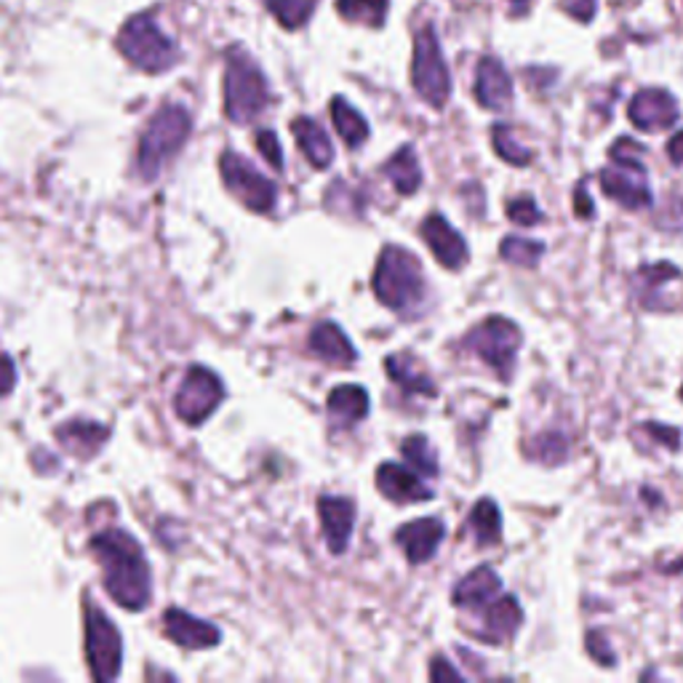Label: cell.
<instances>
[{
    "label": "cell",
    "mask_w": 683,
    "mask_h": 683,
    "mask_svg": "<svg viewBox=\"0 0 683 683\" xmlns=\"http://www.w3.org/2000/svg\"><path fill=\"white\" fill-rule=\"evenodd\" d=\"M528 3H532V0H511L515 13H524L528 9Z\"/></svg>",
    "instance_id": "f6af8a7d"
},
{
    "label": "cell",
    "mask_w": 683,
    "mask_h": 683,
    "mask_svg": "<svg viewBox=\"0 0 683 683\" xmlns=\"http://www.w3.org/2000/svg\"><path fill=\"white\" fill-rule=\"evenodd\" d=\"M107 438H110V430L89 419H72L57 427L59 446H62L65 452L76 454L78 459H91L93 454H99V448L105 446Z\"/></svg>",
    "instance_id": "ffe728a7"
},
{
    "label": "cell",
    "mask_w": 683,
    "mask_h": 683,
    "mask_svg": "<svg viewBox=\"0 0 683 683\" xmlns=\"http://www.w3.org/2000/svg\"><path fill=\"white\" fill-rule=\"evenodd\" d=\"M320 526H324L326 545L334 555L347 551L355 526V505L345 497H320L318 499Z\"/></svg>",
    "instance_id": "d6986e66"
},
{
    "label": "cell",
    "mask_w": 683,
    "mask_h": 683,
    "mask_svg": "<svg viewBox=\"0 0 683 683\" xmlns=\"http://www.w3.org/2000/svg\"><path fill=\"white\" fill-rule=\"evenodd\" d=\"M422 238L430 246L433 257L444 267H448V270H462V267L467 265L471 251H467L465 238H462L441 214H430V217L422 222Z\"/></svg>",
    "instance_id": "4fadbf2b"
},
{
    "label": "cell",
    "mask_w": 683,
    "mask_h": 683,
    "mask_svg": "<svg viewBox=\"0 0 683 683\" xmlns=\"http://www.w3.org/2000/svg\"><path fill=\"white\" fill-rule=\"evenodd\" d=\"M574 211H577L582 219H591L593 217V204H591V198L585 196V187H580L577 196H574Z\"/></svg>",
    "instance_id": "7bdbcfd3"
},
{
    "label": "cell",
    "mask_w": 683,
    "mask_h": 683,
    "mask_svg": "<svg viewBox=\"0 0 683 683\" xmlns=\"http://www.w3.org/2000/svg\"><path fill=\"white\" fill-rule=\"evenodd\" d=\"M587 652H591L593 657L606 667H612L614 660H617V657H614L612 649H608L604 633H587Z\"/></svg>",
    "instance_id": "74e56055"
},
{
    "label": "cell",
    "mask_w": 683,
    "mask_h": 683,
    "mask_svg": "<svg viewBox=\"0 0 683 683\" xmlns=\"http://www.w3.org/2000/svg\"><path fill=\"white\" fill-rule=\"evenodd\" d=\"M257 150L263 152V158L273 166V169H276V171L284 169V152H280V142H278L276 131H267V129L259 131L257 133Z\"/></svg>",
    "instance_id": "8d00e7d4"
},
{
    "label": "cell",
    "mask_w": 683,
    "mask_h": 683,
    "mask_svg": "<svg viewBox=\"0 0 683 683\" xmlns=\"http://www.w3.org/2000/svg\"><path fill=\"white\" fill-rule=\"evenodd\" d=\"M86 660L93 681H116L123 662V641L118 627L97 606H86Z\"/></svg>",
    "instance_id": "9c48e42d"
},
{
    "label": "cell",
    "mask_w": 683,
    "mask_h": 683,
    "mask_svg": "<svg viewBox=\"0 0 683 683\" xmlns=\"http://www.w3.org/2000/svg\"><path fill=\"white\" fill-rule=\"evenodd\" d=\"M118 49L133 67L145 72H164L179 59L174 40L160 30L150 13H139L123 24V30L118 32Z\"/></svg>",
    "instance_id": "8992f818"
},
{
    "label": "cell",
    "mask_w": 683,
    "mask_h": 683,
    "mask_svg": "<svg viewBox=\"0 0 683 683\" xmlns=\"http://www.w3.org/2000/svg\"><path fill=\"white\" fill-rule=\"evenodd\" d=\"M270 91L267 80L254 59L244 51L227 57L225 70V112L232 123H249L267 107Z\"/></svg>",
    "instance_id": "277c9868"
},
{
    "label": "cell",
    "mask_w": 683,
    "mask_h": 683,
    "mask_svg": "<svg viewBox=\"0 0 683 683\" xmlns=\"http://www.w3.org/2000/svg\"><path fill=\"white\" fill-rule=\"evenodd\" d=\"M471 528L478 545H497L502 534L499 507L494 499H478L471 511Z\"/></svg>",
    "instance_id": "f1b7e54d"
},
{
    "label": "cell",
    "mask_w": 683,
    "mask_h": 683,
    "mask_svg": "<svg viewBox=\"0 0 683 683\" xmlns=\"http://www.w3.org/2000/svg\"><path fill=\"white\" fill-rule=\"evenodd\" d=\"M400 452L408 465L422 475H438V457H435L433 446L427 444L425 435H408V438L400 444Z\"/></svg>",
    "instance_id": "1f68e13d"
},
{
    "label": "cell",
    "mask_w": 683,
    "mask_h": 683,
    "mask_svg": "<svg viewBox=\"0 0 683 683\" xmlns=\"http://www.w3.org/2000/svg\"><path fill=\"white\" fill-rule=\"evenodd\" d=\"M318 0H267V9L286 30H299L313 17Z\"/></svg>",
    "instance_id": "4dcf8cb0"
},
{
    "label": "cell",
    "mask_w": 683,
    "mask_h": 683,
    "mask_svg": "<svg viewBox=\"0 0 683 683\" xmlns=\"http://www.w3.org/2000/svg\"><path fill=\"white\" fill-rule=\"evenodd\" d=\"M502 591V582L492 566H478L454 587V606L457 608H481L488 606Z\"/></svg>",
    "instance_id": "603a6c76"
},
{
    "label": "cell",
    "mask_w": 683,
    "mask_h": 683,
    "mask_svg": "<svg viewBox=\"0 0 683 683\" xmlns=\"http://www.w3.org/2000/svg\"><path fill=\"white\" fill-rule=\"evenodd\" d=\"M412 83L427 105L444 107L452 93V78L441 53V43L435 38L433 27H422L414 40V62H412Z\"/></svg>",
    "instance_id": "52a82bcc"
},
{
    "label": "cell",
    "mask_w": 683,
    "mask_h": 683,
    "mask_svg": "<svg viewBox=\"0 0 683 683\" xmlns=\"http://www.w3.org/2000/svg\"><path fill=\"white\" fill-rule=\"evenodd\" d=\"M13 382H17V366H13L11 355L0 353V398H6L13 390Z\"/></svg>",
    "instance_id": "f35d334b"
},
{
    "label": "cell",
    "mask_w": 683,
    "mask_h": 683,
    "mask_svg": "<svg viewBox=\"0 0 683 683\" xmlns=\"http://www.w3.org/2000/svg\"><path fill=\"white\" fill-rule=\"evenodd\" d=\"M528 457H534L542 465H561L568 457V441L561 433L547 430L534 438V444L528 446Z\"/></svg>",
    "instance_id": "d6a6232c"
},
{
    "label": "cell",
    "mask_w": 683,
    "mask_h": 683,
    "mask_svg": "<svg viewBox=\"0 0 683 683\" xmlns=\"http://www.w3.org/2000/svg\"><path fill=\"white\" fill-rule=\"evenodd\" d=\"M430 679H433V681H446V679H452V681H459V679H462V675H459L457 671H454V667H452V665H448V662H446V660H441V657H438V660H435V662H433V667H430Z\"/></svg>",
    "instance_id": "b9f144b4"
},
{
    "label": "cell",
    "mask_w": 683,
    "mask_h": 683,
    "mask_svg": "<svg viewBox=\"0 0 683 683\" xmlns=\"http://www.w3.org/2000/svg\"><path fill=\"white\" fill-rule=\"evenodd\" d=\"M385 177L390 179L395 190L400 192V196H412V192L419 190L422 185V169H419V160L414 156L412 147H400L395 156L385 164Z\"/></svg>",
    "instance_id": "4316f807"
},
{
    "label": "cell",
    "mask_w": 683,
    "mask_h": 683,
    "mask_svg": "<svg viewBox=\"0 0 683 683\" xmlns=\"http://www.w3.org/2000/svg\"><path fill=\"white\" fill-rule=\"evenodd\" d=\"M310 350L316 353L320 360L334 366H350L353 360L358 358V353H355L347 334L342 331L337 324H331V320H324V324H318L316 329H313Z\"/></svg>",
    "instance_id": "cb8c5ba5"
},
{
    "label": "cell",
    "mask_w": 683,
    "mask_h": 683,
    "mask_svg": "<svg viewBox=\"0 0 683 683\" xmlns=\"http://www.w3.org/2000/svg\"><path fill=\"white\" fill-rule=\"evenodd\" d=\"M564 6L572 17L580 19V22H587L595 11V0H564Z\"/></svg>",
    "instance_id": "60d3db41"
},
{
    "label": "cell",
    "mask_w": 683,
    "mask_h": 683,
    "mask_svg": "<svg viewBox=\"0 0 683 683\" xmlns=\"http://www.w3.org/2000/svg\"><path fill=\"white\" fill-rule=\"evenodd\" d=\"M374 294L395 313H408L425 299V276L419 259L400 246H387L374 270Z\"/></svg>",
    "instance_id": "3957f363"
},
{
    "label": "cell",
    "mask_w": 683,
    "mask_h": 683,
    "mask_svg": "<svg viewBox=\"0 0 683 683\" xmlns=\"http://www.w3.org/2000/svg\"><path fill=\"white\" fill-rule=\"evenodd\" d=\"M387 3L390 0H337V11L347 22L382 27L387 17Z\"/></svg>",
    "instance_id": "f546056e"
},
{
    "label": "cell",
    "mask_w": 683,
    "mask_h": 683,
    "mask_svg": "<svg viewBox=\"0 0 683 683\" xmlns=\"http://www.w3.org/2000/svg\"><path fill=\"white\" fill-rule=\"evenodd\" d=\"M681 398H683V390H681Z\"/></svg>",
    "instance_id": "bcb514c9"
},
{
    "label": "cell",
    "mask_w": 683,
    "mask_h": 683,
    "mask_svg": "<svg viewBox=\"0 0 683 683\" xmlns=\"http://www.w3.org/2000/svg\"><path fill=\"white\" fill-rule=\"evenodd\" d=\"M385 368H387V374H390V379L395 382V385L404 387L406 393L435 395L433 379L427 377L425 372H422V366L412 358V355H390V358L385 360Z\"/></svg>",
    "instance_id": "484cf974"
},
{
    "label": "cell",
    "mask_w": 683,
    "mask_h": 683,
    "mask_svg": "<svg viewBox=\"0 0 683 683\" xmlns=\"http://www.w3.org/2000/svg\"><path fill=\"white\" fill-rule=\"evenodd\" d=\"M326 406H329L331 425L337 430H350L368 417V393L358 385H339L329 393Z\"/></svg>",
    "instance_id": "7402d4cb"
},
{
    "label": "cell",
    "mask_w": 683,
    "mask_h": 683,
    "mask_svg": "<svg viewBox=\"0 0 683 683\" xmlns=\"http://www.w3.org/2000/svg\"><path fill=\"white\" fill-rule=\"evenodd\" d=\"M331 120L337 126V133L345 139L347 147H360L368 139V123L345 97L331 99Z\"/></svg>",
    "instance_id": "83f0119b"
},
{
    "label": "cell",
    "mask_w": 683,
    "mask_h": 683,
    "mask_svg": "<svg viewBox=\"0 0 683 683\" xmlns=\"http://www.w3.org/2000/svg\"><path fill=\"white\" fill-rule=\"evenodd\" d=\"M465 347L478 355L484 364L492 366L494 372L499 374L502 382H507L513 374L515 353H518L521 347V329L513 320L502 316L486 318L484 324L475 326V329L467 334Z\"/></svg>",
    "instance_id": "ba28073f"
},
{
    "label": "cell",
    "mask_w": 683,
    "mask_h": 683,
    "mask_svg": "<svg viewBox=\"0 0 683 683\" xmlns=\"http://www.w3.org/2000/svg\"><path fill=\"white\" fill-rule=\"evenodd\" d=\"M91 551L102 566L105 591L129 612H142L152 598L150 564L142 545L123 528H105L93 534Z\"/></svg>",
    "instance_id": "6da1fadb"
},
{
    "label": "cell",
    "mask_w": 683,
    "mask_h": 683,
    "mask_svg": "<svg viewBox=\"0 0 683 683\" xmlns=\"http://www.w3.org/2000/svg\"><path fill=\"white\" fill-rule=\"evenodd\" d=\"M608 156H612V166L601 171V187L606 196L625 209H644L652 204L646 171L641 164L644 147L635 145L633 139H620Z\"/></svg>",
    "instance_id": "5b68a950"
},
{
    "label": "cell",
    "mask_w": 683,
    "mask_h": 683,
    "mask_svg": "<svg viewBox=\"0 0 683 683\" xmlns=\"http://www.w3.org/2000/svg\"><path fill=\"white\" fill-rule=\"evenodd\" d=\"M502 257L507 259V263L521 265V267H534L540 263V257L545 254V246L537 244V240H526V238H505L499 246Z\"/></svg>",
    "instance_id": "836d02e7"
},
{
    "label": "cell",
    "mask_w": 683,
    "mask_h": 683,
    "mask_svg": "<svg viewBox=\"0 0 683 683\" xmlns=\"http://www.w3.org/2000/svg\"><path fill=\"white\" fill-rule=\"evenodd\" d=\"M507 217H511V222H515V225L532 227V225L540 222L542 214H540L537 204H534L532 198H521V200H513V204L507 206Z\"/></svg>",
    "instance_id": "d590c367"
},
{
    "label": "cell",
    "mask_w": 683,
    "mask_h": 683,
    "mask_svg": "<svg viewBox=\"0 0 683 683\" xmlns=\"http://www.w3.org/2000/svg\"><path fill=\"white\" fill-rule=\"evenodd\" d=\"M444 534H446L444 521L419 518L412 521V524L400 526L398 532H395V542L404 547L408 564H425V561H430L435 551H438V545L444 542Z\"/></svg>",
    "instance_id": "9a60e30c"
},
{
    "label": "cell",
    "mask_w": 683,
    "mask_h": 683,
    "mask_svg": "<svg viewBox=\"0 0 683 683\" xmlns=\"http://www.w3.org/2000/svg\"><path fill=\"white\" fill-rule=\"evenodd\" d=\"M494 150H497L499 158H505L507 164L513 166H526L528 160H532V152L526 150V147H521L518 142H515L513 131L507 129V126H494Z\"/></svg>",
    "instance_id": "e575fe53"
},
{
    "label": "cell",
    "mask_w": 683,
    "mask_h": 683,
    "mask_svg": "<svg viewBox=\"0 0 683 683\" xmlns=\"http://www.w3.org/2000/svg\"><path fill=\"white\" fill-rule=\"evenodd\" d=\"M475 99L486 110H507L513 105V80L499 59H481L478 72H475Z\"/></svg>",
    "instance_id": "ac0fdd59"
},
{
    "label": "cell",
    "mask_w": 683,
    "mask_h": 683,
    "mask_svg": "<svg viewBox=\"0 0 683 683\" xmlns=\"http://www.w3.org/2000/svg\"><path fill=\"white\" fill-rule=\"evenodd\" d=\"M222 398H225L222 379H219L211 368L192 366L190 372L185 374L182 385H179L177 398H174V412H177V417L187 422V425L196 427L217 412Z\"/></svg>",
    "instance_id": "8fae6325"
},
{
    "label": "cell",
    "mask_w": 683,
    "mask_h": 683,
    "mask_svg": "<svg viewBox=\"0 0 683 683\" xmlns=\"http://www.w3.org/2000/svg\"><path fill=\"white\" fill-rule=\"evenodd\" d=\"M377 488L382 497H387L395 505H412V502H427L433 499V492L422 484V478L414 473V467L395 465V462H385L377 471Z\"/></svg>",
    "instance_id": "2e32d148"
},
{
    "label": "cell",
    "mask_w": 683,
    "mask_h": 683,
    "mask_svg": "<svg viewBox=\"0 0 683 683\" xmlns=\"http://www.w3.org/2000/svg\"><path fill=\"white\" fill-rule=\"evenodd\" d=\"M521 620H524V612H521L518 601H515L513 595L494 598L484 614L481 639H484L486 644H505L507 639H513V635L518 633Z\"/></svg>",
    "instance_id": "44dd1931"
},
{
    "label": "cell",
    "mask_w": 683,
    "mask_h": 683,
    "mask_svg": "<svg viewBox=\"0 0 683 683\" xmlns=\"http://www.w3.org/2000/svg\"><path fill=\"white\" fill-rule=\"evenodd\" d=\"M164 631L174 644L192 649V652H196V649H214L219 644V639H222L211 622L192 617V614L182 612V608H169V612L164 614Z\"/></svg>",
    "instance_id": "e0dca14e"
},
{
    "label": "cell",
    "mask_w": 683,
    "mask_h": 683,
    "mask_svg": "<svg viewBox=\"0 0 683 683\" xmlns=\"http://www.w3.org/2000/svg\"><path fill=\"white\" fill-rule=\"evenodd\" d=\"M219 174H222V182L227 190L236 196L246 209L257 214H270L276 209L278 200V187L273 179H267L265 174H259L246 158H240L238 152L225 150L219 158Z\"/></svg>",
    "instance_id": "30bf717a"
},
{
    "label": "cell",
    "mask_w": 683,
    "mask_h": 683,
    "mask_svg": "<svg viewBox=\"0 0 683 683\" xmlns=\"http://www.w3.org/2000/svg\"><path fill=\"white\" fill-rule=\"evenodd\" d=\"M667 156H671L673 164L683 166V131L675 133L671 142H667Z\"/></svg>",
    "instance_id": "ee69618b"
},
{
    "label": "cell",
    "mask_w": 683,
    "mask_h": 683,
    "mask_svg": "<svg viewBox=\"0 0 683 683\" xmlns=\"http://www.w3.org/2000/svg\"><path fill=\"white\" fill-rule=\"evenodd\" d=\"M190 129L192 118L182 105H166L152 116L142 139H139L137 152V169L142 174L145 182H152V179L160 177L166 164L185 147Z\"/></svg>",
    "instance_id": "7a4b0ae2"
},
{
    "label": "cell",
    "mask_w": 683,
    "mask_h": 683,
    "mask_svg": "<svg viewBox=\"0 0 683 683\" xmlns=\"http://www.w3.org/2000/svg\"><path fill=\"white\" fill-rule=\"evenodd\" d=\"M294 139H297L299 150L305 152V158L316 166L318 171L329 169L334 164V145L329 139V133L320 129V123H316L313 118H297L291 123Z\"/></svg>",
    "instance_id": "d4e9b609"
},
{
    "label": "cell",
    "mask_w": 683,
    "mask_h": 683,
    "mask_svg": "<svg viewBox=\"0 0 683 683\" xmlns=\"http://www.w3.org/2000/svg\"><path fill=\"white\" fill-rule=\"evenodd\" d=\"M679 284H683L679 267H673L671 263H660L641 267V270L635 273L633 291L635 299H639L641 307H646V310H671V307H675V294L671 289Z\"/></svg>",
    "instance_id": "7c38bea8"
},
{
    "label": "cell",
    "mask_w": 683,
    "mask_h": 683,
    "mask_svg": "<svg viewBox=\"0 0 683 683\" xmlns=\"http://www.w3.org/2000/svg\"><path fill=\"white\" fill-rule=\"evenodd\" d=\"M644 430L649 435H654V438H657V441H665L671 452H679V444H681V433L679 430H673V427H665V425H654V422H646Z\"/></svg>",
    "instance_id": "ab89813d"
},
{
    "label": "cell",
    "mask_w": 683,
    "mask_h": 683,
    "mask_svg": "<svg viewBox=\"0 0 683 683\" xmlns=\"http://www.w3.org/2000/svg\"><path fill=\"white\" fill-rule=\"evenodd\" d=\"M633 126L644 131H660L671 129L679 120V105L667 91L662 89H644L633 97L631 107H627Z\"/></svg>",
    "instance_id": "5bb4252c"
}]
</instances>
